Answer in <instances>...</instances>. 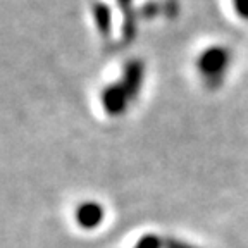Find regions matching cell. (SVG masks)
<instances>
[{"instance_id": "obj_5", "label": "cell", "mask_w": 248, "mask_h": 248, "mask_svg": "<svg viewBox=\"0 0 248 248\" xmlns=\"http://www.w3.org/2000/svg\"><path fill=\"white\" fill-rule=\"evenodd\" d=\"M98 219H100V209H98V205L88 203V205H83L79 209V221L83 224H88V226L95 224V222H98Z\"/></svg>"}, {"instance_id": "obj_3", "label": "cell", "mask_w": 248, "mask_h": 248, "mask_svg": "<svg viewBox=\"0 0 248 248\" xmlns=\"http://www.w3.org/2000/svg\"><path fill=\"white\" fill-rule=\"evenodd\" d=\"M141 78H143V64L140 61H131L124 69V79L121 83L129 98H135V95L140 92Z\"/></svg>"}, {"instance_id": "obj_6", "label": "cell", "mask_w": 248, "mask_h": 248, "mask_svg": "<svg viewBox=\"0 0 248 248\" xmlns=\"http://www.w3.org/2000/svg\"><path fill=\"white\" fill-rule=\"evenodd\" d=\"M234 2V7H236V12L241 16V17H245V19H248V0H232Z\"/></svg>"}, {"instance_id": "obj_1", "label": "cell", "mask_w": 248, "mask_h": 248, "mask_svg": "<svg viewBox=\"0 0 248 248\" xmlns=\"http://www.w3.org/2000/svg\"><path fill=\"white\" fill-rule=\"evenodd\" d=\"M228 50H224L221 46H212V48H209V50L202 54L198 66H200L202 74H205L210 79H219L221 74L224 73L226 66H228Z\"/></svg>"}, {"instance_id": "obj_2", "label": "cell", "mask_w": 248, "mask_h": 248, "mask_svg": "<svg viewBox=\"0 0 248 248\" xmlns=\"http://www.w3.org/2000/svg\"><path fill=\"white\" fill-rule=\"evenodd\" d=\"M129 97L126 90L123 88V85H114L105 88L104 95H102V102H104V107L110 116H119L124 112L126 104H128Z\"/></svg>"}, {"instance_id": "obj_4", "label": "cell", "mask_w": 248, "mask_h": 248, "mask_svg": "<svg viewBox=\"0 0 248 248\" xmlns=\"http://www.w3.org/2000/svg\"><path fill=\"white\" fill-rule=\"evenodd\" d=\"M93 14H95V21L100 30L102 35L107 36L110 31V11L105 4H95L93 5Z\"/></svg>"}]
</instances>
